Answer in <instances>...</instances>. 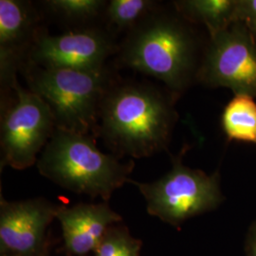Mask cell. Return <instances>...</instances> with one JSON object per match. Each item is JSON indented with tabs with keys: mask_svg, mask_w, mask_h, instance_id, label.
Listing matches in <instances>:
<instances>
[{
	"mask_svg": "<svg viewBox=\"0 0 256 256\" xmlns=\"http://www.w3.org/2000/svg\"><path fill=\"white\" fill-rule=\"evenodd\" d=\"M221 126L230 142L256 146V102L248 95H234L221 115Z\"/></svg>",
	"mask_w": 256,
	"mask_h": 256,
	"instance_id": "cell-13",
	"label": "cell"
},
{
	"mask_svg": "<svg viewBox=\"0 0 256 256\" xmlns=\"http://www.w3.org/2000/svg\"><path fill=\"white\" fill-rule=\"evenodd\" d=\"M20 70L28 88L50 108L56 128L96 137L102 102L119 78L113 70L106 66L88 72L25 64Z\"/></svg>",
	"mask_w": 256,
	"mask_h": 256,
	"instance_id": "cell-4",
	"label": "cell"
},
{
	"mask_svg": "<svg viewBox=\"0 0 256 256\" xmlns=\"http://www.w3.org/2000/svg\"><path fill=\"white\" fill-rule=\"evenodd\" d=\"M187 151L172 156V167L152 182H140L132 178L128 183L137 187L146 202L147 212L176 228L187 220L216 210L225 200L218 171L207 174L182 162Z\"/></svg>",
	"mask_w": 256,
	"mask_h": 256,
	"instance_id": "cell-5",
	"label": "cell"
},
{
	"mask_svg": "<svg viewBox=\"0 0 256 256\" xmlns=\"http://www.w3.org/2000/svg\"><path fill=\"white\" fill-rule=\"evenodd\" d=\"M92 134L56 128L37 160V169L70 192L110 200L112 194L130 180L135 164L102 153Z\"/></svg>",
	"mask_w": 256,
	"mask_h": 256,
	"instance_id": "cell-3",
	"label": "cell"
},
{
	"mask_svg": "<svg viewBox=\"0 0 256 256\" xmlns=\"http://www.w3.org/2000/svg\"><path fill=\"white\" fill-rule=\"evenodd\" d=\"M178 99L152 82L118 78L102 102L96 137L120 158L167 151L178 120Z\"/></svg>",
	"mask_w": 256,
	"mask_h": 256,
	"instance_id": "cell-1",
	"label": "cell"
},
{
	"mask_svg": "<svg viewBox=\"0 0 256 256\" xmlns=\"http://www.w3.org/2000/svg\"><path fill=\"white\" fill-rule=\"evenodd\" d=\"M158 6L151 0H111L108 2L102 19L106 28L115 36L129 32Z\"/></svg>",
	"mask_w": 256,
	"mask_h": 256,
	"instance_id": "cell-14",
	"label": "cell"
},
{
	"mask_svg": "<svg viewBox=\"0 0 256 256\" xmlns=\"http://www.w3.org/2000/svg\"><path fill=\"white\" fill-rule=\"evenodd\" d=\"M56 129L54 113L36 93L24 88L18 78L1 92V170H25L36 164Z\"/></svg>",
	"mask_w": 256,
	"mask_h": 256,
	"instance_id": "cell-6",
	"label": "cell"
},
{
	"mask_svg": "<svg viewBox=\"0 0 256 256\" xmlns=\"http://www.w3.org/2000/svg\"><path fill=\"white\" fill-rule=\"evenodd\" d=\"M236 0H180L172 6L188 23L200 24L212 37L234 24Z\"/></svg>",
	"mask_w": 256,
	"mask_h": 256,
	"instance_id": "cell-12",
	"label": "cell"
},
{
	"mask_svg": "<svg viewBox=\"0 0 256 256\" xmlns=\"http://www.w3.org/2000/svg\"><path fill=\"white\" fill-rule=\"evenodd\" d=\"M142 247V240L133 238L126 226L118 223L108 230L95 256H140Z\"/></svg>",
	"mask_w": 256,
	"mask_h": 256,
	"instance_id": "cell-16",
	"label": "cell"
},
{
	"mask_svg": "<svg viewBox=\"0 0 256 256\" xmlns=\"http://www.w3.org/2000/svg\"><path fill=\"white\" fill-rule=\"evenodd\" d=\"M234 23H242L256 37V0H236Z\"/></svg>",
	"mask_w": 256,
	"mask_h": 256,
	"instance_id": "cell-17",
	"label": "cell"
},
{
	"mask_svg": "<svg viewBox=\"0 0 256 256\" xmlns=\"http://www.w3.org/2000/svg\"><path fill=\"white\" fill-rule=\"evenodd\" d=\"M108 2L102 0H48L43 2L46 12L52 16L78 28L93 26L102 18Z\"/></svg>",
	"mask_w": 256,
	"mask_h": 256,
	"instance_id": "cell-15",
	"label": "cell"
},
{
	"mask_svg": "<svg viewBox=\"0 0 256 256\" xmlns=\"http://www.w3.org/2000/svg\"><path fill=\"white\" fill-rule=\"evenodd\" d=\"M59 220L66 250L75 256H84L96 250L110 227L122 221V216L108 202L78 203L59 208Z\"/></svg>",
	"mask_w": 256,
	"mask_h": 256,
	"instance_id": "cell-11",
	"label": "cell"
},
{
	"mask_svg": "<svg viewBox=\"0 0 256 256\" xmlns=\"http://www.w3.org/2000/svg\"><path fill=\"white\" fill-rule=\"evenodd\" d=\"M34 5L23 0H0V82L8 90L27 60L40 25Z\"/></svg>",
	"mask_w": 256,
	"mask_h": 256,
	"instance_id": "cell-10",
	"label": "cell"
},
{
	"mask_svg": "<svg viewBox=\"0 0 256 256\" xmlns=\"http://www.w3.org/2000/svg\"><path fill=\"white\" fill-rule=\"evenodd\" d=\"M118 48L114 36L104 27L76 28L58 36H52L41 27L25 64L96 72L106 66V60L117 54Z\"/></svg>",
	"mask_w": 256,
	"mask_h": 256,
	"instance_id": "cell-8",
	"label": "cell"
},
{
	"mask_svg": "<svg viewBox=\"0 0 256 256\" xmlns=\"http://www.w3.org/2000/svg\"><path fill=\"white\" fill-rule=\"evenodd\" d=\"M61 205L43 198L0 202L1 256H41L46 232Z\"/></svg>",
	"mask_w": 256,
	"mask_h": 256,
	"instance_id": "cell-9",
	"label": "cell"
},
{
	"mask_svg": "<svg viewBox=\"0 0 256 256\" xmlns=\"http://www.w3.org/2000/svg\"><path fill=\"white\" fill-rule=\"evenodd\" d=\"M245 256H256V218L248 229L245 240Z\"/></svg>",
	"mask_w": 256,
	"mask_h": 256,
	"instance_id": "cell-18",
	"label": "cell"
},
{
	"mask_svg": "<svg viewBox=\"0 0 256 256\" xmlns=\"http://www.w3.org/2000/svg\"><path fill=\"white\" fill-rule=\"evenodd\" d=\"M200 43L191 24L176 10L158 5L126 34L117 52V66L162 81L178 97L196 82Z\"/></svg>",
	"mask_w": 256,
	"mask_h": 256,
	"instance_id": "cell-2",
	"label": "cell"
},
{
	"mask_svg": "<svg viewBox=\"0 0 256 256\" xmlns=\"http://www.w3.org/2000/svg\"><path fill=\"white\" fill-rule=\"evenodd\" d=\"M196 82L256 99V37L245 25L234 23L210 37L202 54Z\"/></svg>",
	"mask_w": 256,
	"mask_h": 256,
	"instance_id": "cell-7",
	"label": "cell"
}]
</instances>
